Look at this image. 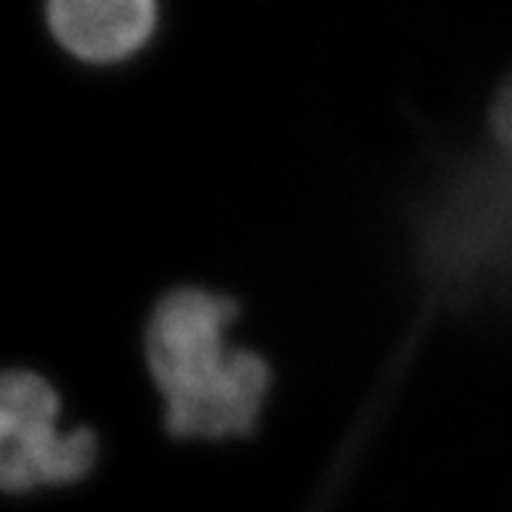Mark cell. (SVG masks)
Returning <instances> with one entry per match:
<instances>
[{"mask_svg": "<svg viewBox=\"0 0 512 512\" xmlns=\"http://www.w3.org/2000/svg\"><path fill=\"white\" fill-rule=\"evenodd\" d=\"M408 259L429 309L512 317V71L479 142L442 157L413 196Z\"/></svg>", "mask_w": 512, "mask_h": 512, "instance_id": "6da1fadb", "label": "cell"}, {"mask_svg": "<svg viewBox=\"0 0 512 512\" xmlns=\"http://www.w3.org/2000/svg\"><path fill=\"white\" fill-rule=\"evenodd\" d=\"M238 304L207 288H176L149 314L144 356L176 439L251 437L270 398L272 369L233 343Z\"/></svg>", "mask_w": 512, "mask_h": 512, "instance_id": "7a4b0ae2", "label": "cell"}, {"mask_svg": "<svg viewBox=\"0 0 512 512\" xmlns=\"http://www.w3.org/2000/svg\"><path fill=\"white\" fill-rule=\"evenodd\" d=\"M100 458L95 432L63 429L53 384L27 369L0 384V481L8 494H32L84 481Z\"/></svg>", "mask_w": 512, "mask_h": 512, "instance_id": "3957f363", "label": "cell"}, {"mask_svg": "<svg viewBox=\"0 0 512 512\" xmlns=\"http://www.w3.org/2000/svg\"><path fill=\"white\" fill-rule=\"evenodd\" d=\"M53 40L89 66H115L142 53L160 21L157 0H45Z\"/></svg>", "mask_w": 512, "mask_h": 512, "instance_id": "277c9868", "label": "cell"}]
</instances>
